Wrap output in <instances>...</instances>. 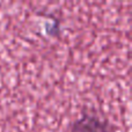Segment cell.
<instances>
[{
    "mask_svg": "<svg viewBox=\"0 0 132 132\" xmlns=\"http://www.w3.org/2000/svg\"><path fill=\"white\" fill-rule=\"evenodd\" d=\"M70 132H114V128L109 119L95 111H88L71 124Z\"/></svg>",
    "mask_w": 132,
    "mask_h": 132,
    "instance_id": "1",
    "label": "cell"
}]
</instances>
